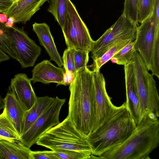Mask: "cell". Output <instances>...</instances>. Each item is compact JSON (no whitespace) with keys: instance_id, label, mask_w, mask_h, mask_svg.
I'll return each instance as SVG.
<instances>
[{"instance_id":"7c38bea8","label":"cell","mask_w":159,"mask_h":159,"mask_svg":"<svg viewBox=\"0 0 159 159\" xmlns=\"http://www.w3.org/2000/svg\"><path fill=\"white\" fill-rule=\"evenodd\" d=\"M30 79L24 73H18L11 80L9 91L15 97L26 111L35 102L37 96L32 87Z\"/></svg>"},{"instance_id":"e575fe53","label":"cell","mask_w":159,"mask_h":159,"mask_svg":"<svg viewBox=\"0 0 159 159\" xmlns=\"http://www.w3.org/2000/svg\"><path fill=\"white\" fill-rule=\"evenodd\" d=\"M13 0L15 1V0Z\"/></svg>"},{"instance_id":"836d02e7","label":"cell","mask_w":159,"mask_h":159,"mask_svg":"<svg viewBox=\"0 0 159 159\" xmlns=\"http://www.w3.org/2000/svg\"><path fill=\"white\" fill-rule=\"evenodd\" d=\"M3 139L0 137V140H1V139Z\"/></svg>"},{"instance_id":"d4e9b609","label":"cell","mask_w":159,"mask_h":159,"mask_svg":"<svg viewBox=\"0 0 159 159\" xmlns=\"http://www.w3.org/2000/svg\"><path fill=\"white\" fill-rule=\"evenodd\" d=\"M7 27L6 23L0 20V48L10 57L17 61L15 52L5 34Z\"/></svg>"},{"instance_id":"5bb4252c","label":"cell","mask_w":159,"mask_h":159,"mask_svg":"<svg viewBox=\"0 0 159 159\" xmlns=\"http://www.w3.org/2000/svg\"><path fill=\"white\" fill-rule=\"evenodd\" d=\"M32 72V76L30 79L33 84L37 82L44 84L55 83L57 84V86L64 85L63 77L65 72L64 68L57 67L50 61L45 60L38 63Z\"/></svg>"},{"instance_id":"3957f363","label":"cell","mask_w":159,"mask_h":159,"mask_svg":"<svg viewBox=\"0 0 159 159\" xmlns=\"http://www.w3.org/2000/svg\"><path fill=\"white\" fill-rule=\"evenodd\" d=\"M159 144V120L152 113H148L125 141L100 157L105 159H149L150 154Z\"/></svg>"},{"instance_id":"52a82bcc","label":"cell","mask_w":159,"mask_h":159,"mask_svg":"<svg viewBox=\"0 0 159 159\" xmlns=\"http://www.w3.org/2000/svg\"><path fill=\"white\" fill-rule=\"evenodd\" d=\"M61 29L67 48L90 52L94 41L70 0H67L66 14Z\"/></svg>"},{"instance_id":"8fae6325","label":"cell","mask_w":159,"mask_h":159,"mask_svg":"<svg viewBox=\"0 0 159 159\" xmlns=\"http://www.w3.org/2000/svg\"><path fill=\"white\" fill-rule=\"evenodd\" d=\"M92 73L95 90L97 107L96 120L93 130L102 123L114 105L106 91L105 81L103 74L100 70L92 71Z\"/></svg>"},{"instance_id":"1f68e13d","label":"cell","mask_w":159,"mask_h":159,"mask_svg":"<svg viewBox=\"0 0 159 159\" xmlns=\"http://www.w3.org/2000/svg\"><path fill=\"white\" fill-rule=\"evenodd\" d=\"M75 76V74L72 71L66 70L63 77L64 85H70L74 80Z\"/></svg>"},{"instance_id":"6da1fadb","label":"cell","mask_w":159,"mask_h":159,"mask_svg":"<svg viewBox=\"0 0 159 159\" xmlns=\"http://www.w3.org/2000/svg\"><path fill=\"white\" fill-rule=\"evenodd\" d=\"M67 117L76 128L88 136L96 120L95 90L92 71L87 66L77 71L70 84Z\"/></svg>"},{"instance_id":"ba28073f","label":"cell","mask_w":159,"mask_h":159,"mask_svg":"<svg viewBox=\"0 0 159 159\" xmlns=\"http://www.w3.org/2000/svg\"><path fill=\"white\" fill-rule=\"evenodd\" d=\"M138 25L122 14L97 40L94 41L90 51L93 61L102 56L113 45L121 40H134Z\"/></svg>"},{"instance_id":"f546056e","label":"cell","mask_w":159,"mask_h":159,"mask_svg":"<svg viewBox=\"0 0 159 159\" xmlns=\"http://www.w3.org/2000/svg\"><path fill=\"white\" fill-rule=\"evenodd\" d=\"M32 159H58L53 151H31Z\"/></svg>"},{"instance_id":"30bf717a","label":"cell","mask_w":159,"mask_h":159,"mask_svg":"<svg viewBox=\"0 0 159 159\" xmlns=\"http://www.w3.org/2000/svg\"><path fill=\"white\" fill-rule=\"evenodd\" d=\"M66 99L56 96L52 103L34 122L29 129L20 136V141L30 148L46 132L59 124V116Z\"/></svg>"},{"instance_id":"e0dca14e","label":"cell","mask_w":159,"mask_h":159,"mask_svg":"<svg viewBox=\"0 0 159 159\" xmlns=\"http://www.w3.org/2000/svg\"><path fill=\"white\" fill-rule=\"evenodd\" d=\"M4 107L19 134L21 136L24 128L26 111L10 92L3 99Z\"/></svg>"},{"instance_id":"4fadbf2b","label":"cell","mask_w":159,"mask_h":159,"mask_svg":"<svg viewBox=\"0 0 159 159\" xmlns=\"http://www.w3.org/2000/svg\"><path fill=\"white\" fill-rule=\"evenodd\" d=\"M124 66L126 96L125 103L137 127L143 118L135 84L133 65L131 62Z\"/></svg>"},{"instance_id":"9a60e30c","label":"cell","mask_w":159,"mask_h":159,"mask_svg":"<svg viewBox=\"0 0 159 159\" xmlns=\"http://www.w3.org/2000/svg\"><path fill=\"white\" fill-rule=\"evenodd\" d=\"M48 0H16L4 14L8 18L12 19L14 23H25Z\"/></svg>"},{"instance_id":"f1b7e54d","label":"cell","mask_w":159,"mask_h":159,"mask_svg":"<svg viewBox=\"0 0 159 159\" xmlns=\"http://www.w3.org/2000/svg\"><path fill=\"white\" fill-rule=\"evenodd\" d=\"M74 49L67 48L63 52L62 57L63 67L65 70L72 71L75 75L76 73L74 61Z\"/></svg>"},{"instance_id":"4dcf8cb0","label":"cell","mask_w":159,"mask_h":159,"mask_svg":"<svg viewBox=\"0 0 159 159\" xmlns=\"http://www.w3.org/2000/svg\"><path fill=\"white\" fill-rule=\"evenodd\" d=\"M14 1L13 0H0V13L5 14Z\"/></svg>"},{"instance_id":"83f0119b","label":"cell","mask_w":159,"mask_h":159,"mask_svg":"<svg viewBox=\"0 0 159 159\" xmlns=\"http://www.w3.org/2000/svg\"><path fill=\"white\" fill-rule=\"evenodd\" d=\"M89 52L74 49V61L76 72L87 66L89 60Z\"/></svg>"},{"instance_id":"ffe728a7","label":"cell","mask_w":159,"mask_h":159,"mask_svg":"<svg viewBox=\"0 0 159 159\" xmlns=\"http://www.w3.org/2000/svg\"><path fill=\"white\" fill-rule=\"evenodd\" d=\"M3 109L0 114V137L10 141H20V136L8 115L6 108Z\"/></svg>"},{"instance_id":"d6986e66","label":"cell","mask_w":159,"mask_h":159,"mask_svg":"<svg viewBox=\"0 0 159 159\" xmlns=\"http://www.w3.org/2000/svg\"><path fill=\"white\" fill-rule=\"evenodd\" d=\"M54 99V98L48 96L37 97L34 105L25 112L24 125L22 134L29 129L34 122L49 106Z\"/></svg>"},{"instance_id":"4316f807","label":"cell","mask_w":159,"mask_h":159,"mask_svg":"<svg viewBox=\"0 0 159 159\" xmlns=\"http://www.w3.org/2000/svg\"><path fill=\"white\" fill-rule=\"evenodd\" d=\"M122 14L138 24L137 0H125L124 9Z\"/></svg>"},{"instance_id":"cb8c5ba5","label":"cell","mask_w":159,"mask_h":159,"mask_svg":"<svg viewBox=\"0 0 159 159\" xmlns=\"http://www.w3.org/2000/svg\"><path fill=\"white\" fill-rule=\"evenodd\" d=\"M154 1L137 0L138 23H141L152 14Z\"/></svg>"},{"instance_id":"9c48e42d","label":"cell","mask_w":159,"mask_h":159,"mask_svg":"<svg viewBox=\"0 0 159 159\" xmlns=\"http://www.w3.org/2000/svg\"><path fill=\"white\" fill-rule=\"evenodd\" d=\"M5 34L21 68L33 66L41 54V48L29 38L22 28L13 26L7 27Z\"/></svg>"},{"instance_id":"603a6c76","label":"cell","mask_w":159,"mask_h":159,"mask_svg":"<svg viewBox=\"0 0 159 159\" xmlns=\"http://www.w3.org/2000/svg\"><path fill=\"white\" fill-rule=\"evenodd\" d=\"M67 6V0H50L47 10L54 16L61 28L65 21Z\"/></svg>"},{"instance_id":"7a4b0ae2","label":"cell","mask_w":159,"mask_h":159,"mask_svg":"<svg viewBox=\"0 0 159 159\" xmlns=\"http://www.w3.org/2000/svg\"><path fill=\"white\" fill-rule=\"evenodd\" d=\"M136 128L125 102L120 107L114 105L102 123L87 136L92 154L100 157L124 142Z\"/></svg>"},{"instance_id":"277c9868","label":"cell","mask_w":159,"mask_h":159,"mask_svg":"<svg viewBox=\"0 0 159 159\" xmlns=\"http://www.w3.org/2000/svg\"><path fill=\"white\" fill-rule=\"evenodd\" d=\"M36 143L53 151L68 150L92 154L87 136L77 129L67 116L44 133Z\"/></svg>"},{"instance_id":"d6a6232c","label":"cell","mask_w":159,"mask_h":159,"mask_svg":"<svg viewBox=\"0 0 159 159\" xmlns=\"http://www.w3.org/2000/svg\"><path fill=\"white\" fill-rule=\"evenodd\" d=\"M10 59V57L0 48V64L4 61H8Z\"/></svg>"},{"instance_id":"7402d4cb","label":"cell","mask_w":159,"mask_h":159,"mask_svg":"<svg viewBox=\"0 0 159 159\" xmlns=\"http://www.w3.org/2000/svg\"><path fill=\"white\" fill-rule=\"evenodd\" d=\"M134 40L131 41L116 54L110 59L114 63L125 65L132 61L136 51L134 47Z\"/></svg>"},{"instance_id":"44dd1931","label":"cell","mask_w":159,"mask_h":159,"mask_svg":"<svg viewBox=\"0 0 159 159\" xmlns=\"http://www.w3.org/2000/svg\"><path fill=\"white\" fill-rule=\"evenodd\" d=\"M131 41H133L131 39L122 40L113 45L102 56L93 61V64L89 66L92 71L100 70L103 65Z\"/></svg>"},{"instance_id":"2e32d148","label":"cell","mask_w":159,"mask_h":159,"mask_svg":"<svg viewBox=\"0 0 159 159\" xmlns=\"http://www.w3.org/2000/svg\"><path fill=\"white\" fill-rule=\"evenodd\" d=\"M33 30L37 34L40 44L45 48L50 60L61 67L63 65L62 57L57 50L48 25L44 23L35 22L33 25Z\"/></svg>"},{"instance_id":"484cf974","label":"cell","mask_w":159,"mask_h":159,"mask_svg":"<svg viewBox=\"0 0 159 159\" xmlns=\"http://www.w3.org/2000/svg\"><path fill=\"white\" fill-rule=\"evenodd\" d=\"M54 152L58 159H90L91 153L68 150H59Z\"/></svg>"},{"instance_id":"5b68a950","label":"cell","mask_w":159,"mask_h":159,"mask_svg":"<svg viewBox=\"0 0 159 159\" xmlns=\"http://www.w3.org/2000/svg\"><path fill=\"white\" fill-rule=\"evenodd\" d=\"M138 26L134 47L148 70L159 79V25L152 14Z\"/></svg>"},{"instance_id":"ac0fdd59","label":"cell","mask_w":159,"mask_h":159,"mask_svg":"<svg viewBox=\"0 0 159 159\" xmlns=\"http://www.w3.org/2000/svg\"><path fill=\"white\" fill-rule=\"evenodd\" d=\"M31 151L20 140H0V159H32Z\"/></svg>"},{"instance_id":"8992f818","label":"cell","mask_w":159,"mask_h":159,"mask_svg":"<svg viewBox=\"0 0 159 159\" xmlns=\"http://www.w3.org/2000/svg\"><path fill=\"white\" fill-rule=\"evenodd\" d=\"M135 84L143 118L148 113L159 116V97L156 82L136 51L132 61Z\"/></svg>"}]
</instances>
